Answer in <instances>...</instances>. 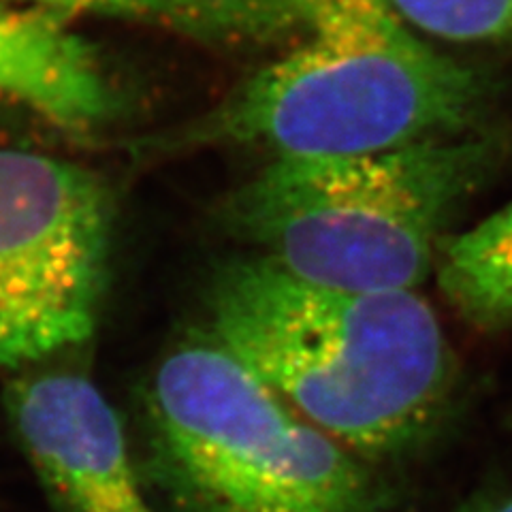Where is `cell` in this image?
I'll return each mask as SVG.
<instances>
[{
    "label": "cell",
    "mask_w": 512,
    "mask_h": 512,
    "mask_svg": "<svg viewBox=\"0 0 512 512\" xmlns=\"http://www.w3.org/2000/svg\"><path fill=\"white\" fill-rule=\"evenodd\" d=\"M0 92L64 126L86 128L111 109L88 45L50 15L0 7Z\"/></svg>",
    "instance_id": "cell-7"
},
{
    "label": "cell",
    "mask_w": 512,
    "mask_h": 512,
    "mask_svg": "<svg viewBox=\"0 0 512 512\" xmlns=\"http://www.w3.org/2000/svg\"><path fill=\"white\" fill-rule=\"evenodd\" d=\"M461 512H512V491L506 495H491V498L476 500Z\"/></svg>",
    "instance_id": "cell-10"
},
{
    "label": "cell",
    "mask_w": 512,
    "mask_h": 512,
    "mask_svg": "<svg viewBox=\"0 0 512 512\" xmlns=\"http://www.w3.org/2000/svg\"><path fill=\"white\" fill-rule=\"evenodd\" d=\"M101 0H60L64 7H99Z\"/></svg>",
    "instance_id": "cell-11"
},
{
    "label": "cell",
    "mask_w": 512,
    "mask_h": 512,
    "mask_svg": "<svg viewBox=\"0 0 512 512\" xmlns=\"http://www.w3.org/2000/svg\"><path fill=\"white\" fill-rule=\"evenodd\" d=\"M434 271L442 295L468 325L485 333L512 327V203L444 237Z\"/></svg>",
    "instance_id": "cell-8"
},
{
    "label": "cell",
    "mask_w": 512,
    "mask_h": 512,
    "mask_svg": "<svg viewBox=\"0 0 512 512\" xmlns=\"http://www.w3.org/2000/svg\"><path fill=\"white\" fill-rule=\"evenodd\" d=\"M404 22L459 43L512 41V0H389Z\"/></svg>",
    "instance_id": "cell-9"
},
{
    "label": "cell",
    "mask_w": 512,
    "mask_h": 512,
    "mask_svg": "<svg viewBox=\"0 0 512 512\" xmlns=\"http://www.w3.org/2000/svg\"><path fill=\"white\" fill-rule=\"evenodd\" d=\"M41 3H52V5H60V0H41Z\"/></svg>",
    "instance_id": "cell-12"
},
{
    "label": "cell",
    "mask_w": 512,
    "mask_h": 512,
    "mask_svg": "<svg viewBox=\"0 0 512 512\" xmlns=\"http://www.w3.org/2000/svg\"><path fill=\"white\" fill-rule=\"evenodd\" d=\"M143 485L171 512H395L378 466L333 440L205 329L141 389Z\"/></svg>",
    "instance_id": "cell-3"
},
{
    "label": "cell",
    "mask_w": 512,
    "mask_h": 512,
    "mask_svg": "<svg viewBox=\"0 0 512 512\" xmlns=\"http://www.w3.org/2000/svg\"><path fill=\"white\" fill-rule=\"evenodd\" d=\"M114 205L90 171L0 150V367L84 344L99 325Z\"/></svg>",
    "instance_id": "cell-5"
},
{
    "label": "cell",
    "mask_w": 512,
    "mask_h": 512,
    "mask_svg": "<svg viewBox=\"0 0 512 512\" xmlns=\"http://www.w3.org/2000/svg\"><path fill=\"white\" fill-rule=\"evenodd\" d=\"M495 146L434 139L348 156H276L220 207L229 235L288 274L342 291H416L444 227L483 184Z\"/></svg>",
    "instance_id": "cell-4"
},
{
    "label": "cell",
    "mask_w": 512,
    "mask_h": 512,
    "mask_svg": "<svg viewBox=\"0 0 512 512\" xmlns=\"http://www.w3.org/2000/svg\"><path fill=\"white\" fill-rule=\"evenodd\" d=\"M493 84L414 37L389 0H320L301 45L237 86L165 150L250 143L278 156H348L455 139Z\"/></svg>",
    "instance_id": "cell-2"
},
{
    "label": "cell",
    "mask_w": 512,
    "mask_h": 512,
    "mask_svg": "<svg viewBox=\"0 0 512 512\" xmlns=\"http://www.w3.org/2000/svg\"><path fill=\"white\" fill-rule=\"evenodd\" d=\"M5 408L41 483L64 512H156L107 397L82 374L11 380Z\"/></svg>",
    "instance_id": "cell-6"
},
{
    "label": "cell",
    "mask_w": 512,
    "mask_h": 512,
    "mask_svg": "<svg viewBox=\"0 0 512 512\" xmlns=\"http://www.w3.org/2000/svg\"><path fill=\"white\" fill-rule=\"evenodd\" d=\"M203 310L220 346L367 461L421 451L451 410L453 348L416 291L318 286L250 254L214 271Z\"/></svg>",
    "instance_id": "cell-1"
}]
</instances>
